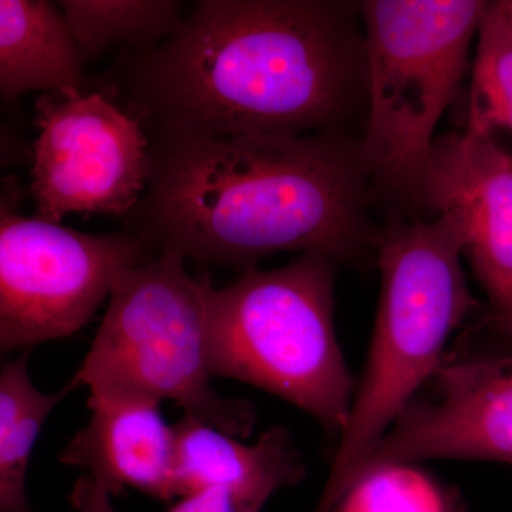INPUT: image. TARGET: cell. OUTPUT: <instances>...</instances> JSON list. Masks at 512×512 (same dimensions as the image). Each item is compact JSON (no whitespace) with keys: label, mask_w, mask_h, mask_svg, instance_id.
<instances>
[{"label":"cell","mask_w":512,"mask_h":512,"mask_svg":"<svg viewBox=\"0 0 512 512\" xmlns=\"http://www.w3.org/2000/svg\"><path fill=\"white\" fill-rule=\"evenodd\" d=\"M421 218H450L488 298L481 325L512 343V153L494 136H437L420 197Z\"/></svg>","instance_id":"9"},{"label":"cell","mask_w":512,"mask_h":512,"mask_svg":"<svg viewBox=\"0 0 512 512\" xmlns=\"http://www.w3.org/2000/svg\"><path fill=\"white\" fill-rule=\"evenodd\" d=\"M178 497L217 485L281 490L305 477V463L284 427L265 431L254 446L215 429L192 414L174 424Z\"/></svg>","instance_id":"12"},{"label":"cell","mask_w":512,"mask_h":512,"mask_svg":"<svg viewBox=\"0 0 512 512\" xmlns=\"http://www.w3.org/2000/svg\"><path fill=\"white\" fill-rule=\"evenodd\" d=\"M6 191L0 207V348L30 349L90 322L131 269L157 255L124 229L84 234L23 217Z\"/></svg>","instance_id":"7"},{"label":"cell","mask_w":512,"mask_h":512,"mask_svg":"<svg viewBox=\"0 0 512 512\" xmlns=\"http://www.w3.org/2000/svg\"><path fill=\"white\" fill-rule=\"evenodd\" d=\"M83 57L69 25L46 0L0 2V93L5 100L43 90L89 93Z\"/></svg>","instance_id":"13"},{"label":"cell","mask_w":512,"mask_h":512,"mask_svg":"<svg viewBox=\"0 0 512 512\" xmlns=\"http://www.w3.org/2000/svg\"><path fill=\"white\" fill-rule=\"evenodd\" d=\"M64 19L83 62L113 47L126 52L151 49L167 39L183 19L175 0H63Z\"/></svg>","instance_id":"15"},{"label":"cell","mask_w":512,"mask_h":512,"mask_svg":"<svg viewBox=\"0 0 512 512\" xmlns=\"http://www.w3.org/2000/svg\"><path fill=\"white\" fill-rule=\"evenodd\" d=\"M336 268L326 256L306 254L211 288L208 353L212 376L275 394L339 439L355 384L333 319Z\"/></svg>","instance_id":"5"},{"label":"cell","mask_w":512,"mask_h":512,"mask_svg":"<svg viewBox=\"0 0 512 512\" xmlns=\"http://www.w3.org/2000/svg\"><path fill=\"white\" fill-rule=\"evenodd\" d=\"M183 256L160 252L114 286L89 353L72 382L90 396L173 400L229 436L248 437L256 413L211 386L207 281L192 278Z\"/></svg>","instance_id":"6"},{"label":"cell","mask_w":512,"mask_h":512,"mask_svg":"<svg viewBox=\"0 0 512 512\" xmlns=\"http://www.w3.org/2000/svg\"><path fill=\"white\" fill-rule=\"evenodd\" d=\"M510 343V342H508ZM508 352L447 353L433 392L414 400L384 437L365 471L426 460L512 466V343Z\"/></svg>","instance_id":"10"},{"label":"cell","mask_w":512,"mask_h":512,"mask_svg":"<svg viewBox=\"0 0 512 512\" xmlns=\"http://www.w3.org/2000/svg\"><path fill=\"white\" fill-rule=\"evenodd\" d=\"M160 404L140 397H89V423L74 434L60 460L82 468L110 495L136 488L161 501L177 495L174 426Z\"/></svg>","instance_id":"11"},{"label":"cell","mask_w":512,"mask_h":512,"mask_svg":"<svg viewBox=\"0 0 512 512\" xmlns=\"http://www.w3.org/2000/svg\"><path fill=\"white\" fill-rule=\"evenodd\" d=\"M69 500L77 512H116L106 488L89 476L77 480Z\"/></svg>","instance_id":"19"},{"label":"cell","mask_w":512,"mask_h":512,"mask_svg":"<svg viewBox=\"0 0 512 512\" xmlns=\"http://www.w3.org/2000/svg\"><path fill=\"white\" fill-rule=\"evenodd\" d=\"M30 194L35 217L126 215L147 190L151 143L103 93H45L36 100Z\"/></svg>","instance_id":"8"},{"label":"cell","mask_w":512,"mask_h":512,"mask_svg":"<svg viewBox=\"0 0 512 512\" xmlns=\"http://www.w3.org/2000/svg\"><path fill=\"white\" fill-rule=\"evenodd\" d=\"M375 192L353 131L151 144L147 190L124 217L154 252L244 272L278 252L376 258Z\"/></svg>","instance_id":"2"},{"label":"cell","mask_w":512,"mask_h":512,"mask_svg":"<svg viewBox=\"0 0 512 512\" xmlns=\"http://www.w3.org/2000/svg\"><path fill=\"white\" fill-rule=\"evenodd\" d=\"M450 498L416 464L365 471L339 504V512H451Z\"/></svg>","instance_id":"17"},{"label":"cell","mask_w":512,"mask_h":512,"mask_svg":"<svg viewBox=\"0 0 512 512\" xmlns=\"http://www.w3.org/2000/svg\"><path fill=\"white\" fill-rule=\"evenodd\" d=\"M274 494L264 487L217 485L181 498L170 512H261Z\"/></svg>","instance_id":"18"},{"label":"cell","mask_w":512,"mask_h":512,"mask_svg":"<svg viewBox=\"0 0 512 512\" xmlns=\"http://www.w3.org/2000/svg\"><path fill=\"white\" fill-rule=\"evenodd\" d=\"M484 0H363L366 117L360 148L377 205L421 218L441 117L457 99Z\"/></svg>","instance_id":"4"},{"label":"cell","mask_w":512,"mask_h":512,"mask_svg":"<svg viewBox=\"0 0 512 512\" xmlns=\"http://www.w3.org/2000/svg\"><path fill=\"white\" fill-rule=\"evenodd\" d=\"M466 130L512 136V25L498 2H488L476 39Z\"/></svg>","instance_id":"16"},{"label":"cell","mask_w":512,"mask_h":512,"mask_svg":"<svg viewBox=\"0 0 512 512\" xmlns=\"http://www.w3.org/2000/svg\"><path fill=\"white\" fill-rule=\"evenodd\" d=\"M498 5L512 25V0H498Z\"/></svg>","instance_id":"20"},{"label":"cell","mask_w":512,"mask_h":512,"mask_svg":"<svg viewBox=\"0 0 512 512\" xmlns=\"http://www.w3.org/2000/svg\"><path fill=\"white\" fill-rule=\"evenodd\" d=\"M463 256V235L450 218L384 220L376 251L382 288L365 375L313 512L339 507L417 392L436 376L451 336L480 311Z\"/></svg>","instance_id":"3"},{"label":"cell","mask_w":512,"mask_h":512,"mask_svg":"<svg viewBox=\"0 0 512 512\" xmlns=\"http://www.w3.org/2000/svg\"><path fill=\"white\" fill-rule=\"evenodd\" d=\"M97 92L151 144L350 131L366 117L359 2L200 0L163 42L117 57Z\"/></svg>","instance_id":"1"},{"label":"cell","mask_w":512,"mask_h":512,"mask_svg":"<svg viewBox=\"0 0 512 512\" xmlns=\"http://www.w3.org/2000/svg\"><path fill=\"white\" fill-rule=\"evenodd\" d=\"M29 352L0 373V512H33L26 494L30 456L49 414L76 384L43 393L29 376Z\"/></svg>","instance_id":"14"}]
</instances>
